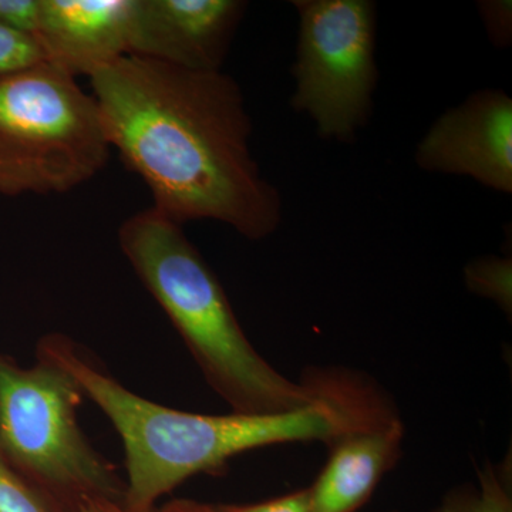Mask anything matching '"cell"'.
I'll use <instances>...</instances> for the list:
<instances>
[{
  "mask_svg": "<svg viewBox=\"0 0 512 512\" xmlns=\"http://www.w3.org/2000/svg\"><path fill=\"white\" fill-rule=\"evenodd\" d=\"M156 512H211V504L195 500H173L158 508Z\"/></svg>",
  "mask_w": 512,
  "mask_h": 512,
  "instance_id": "19",
  "label": "cell"
},
{
  "mask_svg": "<svg viewBox=\"0 0 512 512\" xmlns=\"http://www.w3.org/2000/svg\"><path fill=\"white\" fill-rule=\"evenodd\" d=\"M511 471L507 464L478 471L477 485L454 488L433 512H512Z\"/></svg>",
  "mask_w": 512,
  "mask_h": 512,
  "instance_id": "11",
  "label": "cell"
},
{
  "mask_svg": "<svg viewBox=\"0 0 512 512\" xmlns=\"http://www.w3.org/2000/svg\"><path fill=\"white\" fill-rule=\"evenodd\" d=\"M481 18L491 42L507 47L512 39V6L510 0H485L478 3Z\"/></svg>",
  "mask_w": 512,
  "mask_h": 512,
  "instance_id": "16",
  "label": "cell"
},
{
  "mask_svg": "<svg viewBox=\"0 0 512 512\" xmlns=\"http://www.w3.org/2000/svg\"><path fill=\"white\" fill-rule=\"evenodd\" d=\"M298 55L293 109L320 136L349 141L372 113L377 80L375 5L369 0H296Z\"/></svg>",
  "mask_w": 512,
  "mask_h": 512,
  "instance_id": "6",
  "label": "cell"
},
{
  "mask_svg": "<svg viewBox=\"0 0 512 512\" xmlns=\"http://www.w3.org/2000/svg\"><path fill=\"white\" fill-rule=\"evenodd\" d=\"M42 63L45 56L35 37L0 23V76Z\"/></svg>",
  "mask_w": 512,
  "mask_h": 512,
  "instance_id": "14",
  "label": "cell"
},
{
  "mask_svg": "<svg viewBox=\"0 0 512 512\" xmlns=\"http://www.w3.org/2000/svg\"><path fill=\"white\" fill-rule=\"evenodd\" d=\"M211 512H311L309 488L255 504L211 505Z\"/></svg>",
  "mask_w": 512,
  "mask_h": 512,
  "instance_id": "15",
  "label": "cell"
},
{
  "mask_svg": "<svg viewBox=\"0 0 512 512\" xmlns=\"http://www.w3.org/2000/svg\"><path fill=\"white\" fill-rule=\"evenodd\" d=\"M400 417L336 440L328 461L309 488L311 512H356L402 457Z\"/></svg>",
  "mask_w": 512,
  "mask_h": 512,
  "instance_id": "10",
  "label": "cell"
},
{
  "mask_svg": "<svg viewBox=\"0 0 512 512\" xmlns=\"http://www.w3.org/2000/svg\"><path fill=\"white\" fill-rule=\"evenodd\" d=\"M40 0H0V23L35 37Z\"/></svg>",
  "mask_w": 512,
  "mask_h": 512,
  "instance_id": "17",
  "label": "cell"
},
{
  "mask_svg": "<svg viewBox=\"0 0 512 512\" xmlns=\"http://www.w3.org/2000/svg\"><path fill=\"white\" fill-rule=\"evenodd\" d=\"M79 383L84 397L106 414L124 446L126 497L133 512H154L164 495L198 474H222L231 458L256 448L298 441L332 446L340 437L372 429L399 416L370 377L328 369L318 399L274 414L181 412L124 387L63 333L37 343Z\"/></svg>",
  "mask_w": 512,
  "mask_h": 512,
  "instance_id": "2",
  "label": "cell"
},
{
  "mask_svg": "<svg viewBox=\"0 0 512 512\" xmlns=\"http://www.w3.org/2000/svg\"><path fill=\"white\" fill-rule=\"evenodd\" d=\"M79 512H133L119 501L107 500V498H87L80 505ZM156 512V511H154Z\"/></svg>",
  "mask_w": 512,
  "mask_h": 512,
  "instance_id": "18",
  "label": "cell"
},
{
  "mask_svg": "<svg viewBox=\"0 0 512 512\" xmlns=\"http://www.w3.org/2000/svg\"><path fill=\"white\" fill-rule=\"evenodd\" d=\"M99 106L49 63L0 76V195L63 194L106 168Z\"/></svg>",
  "mask_w": 512,
  "mask_h": 512,
  "instance_id": "5",
  "label": "cell"
},
{
  "mask_svg": "<svg viewBox=\"0 0 512 512\" xmlns=\"http://www.w3.org/2000/svg\"><path fill=\"white\" fill-rule=\"evenodd\" d=\"M0 512H55L42 491L0 447Z\"/></svg>",
  "mask_w": 512,
  "mask_h": 512,
  "instance_id": "13",
  "label": "cell"
},
{
  "mask_svg": "<svg viewBox=\"0 0 512 512\" xmlns=\"http://www.w3.org/2000/svg\"><path fill=\"white\" fill-rule=\"evenodd\" d=\"M416 163L434 173L466 175L491 190L512 191V100L481 90L447 110L421 138Z\"/></svg>",
  "mask_w": 512,
  "mask_h": 512,
  "instance_id": "8",
  "label": "cell"
},
{
  "mask_svg": "<svg viewBox=\"0 0 512 512\" xmlns=\"http://www.w3.org/2000/svg\"><path fill=\"white\" fill-rule=\"evenodd\" d=\"M121 252L181 336L208 386L242 414H274L318 399L328 369L293 382L249 342L220 279L181 225L154 210L120 225Z\"/></svg>",
  "mask_w": 512,
  "mask_h": 512,
  "instance_id": "3",
  "label": "cell"
},
{
  "mask_svg": "<svg viewBox=\"0 0 512 512\" xmlns=\"http://www.w3.org/2000/svg\"><path fill=\"white\" fill-rule=\"evenodd\" d=\"M133 0H40L35 39L45 62L77 79L128 55Z\"/></svg>",
  "mask_w": 512,
  "mask_h": 512,
  "instance_id": "9",
  "label": "cell"
},
{
  "mask_svg": "<svg viewBox=\"0 0 512 512\" xmlns=\"http://www.w3.org/2000/svg\"><path fill=\"white\" fill-rule=\"evenodd\" d=\"M245 9L241 0H133L128 55L221 72Z\"/></svg>",
  "mask_w": 512,
  "mask_h": 512,
  "instance_id": "7",
  "label": "cell"
},
{
  "mask_svg": "<svg viewBox=\"0 0 512 512\" xmlns=\"http://www.w3.org/2000/svg\"><path fill=\"white\" fill-rule=\"evenodd\" d=\"M89 80L111 150L146 183L154 210L181 227L210 220L252 241L274 234L281 197L252 157L231 76L127 55Z\"/></svg>",
  "mask_w": 512,
  "mask_h": 512,
  "instance_id": "1",
  "label": "cell"
},
{
  "mask_svg": "<svg viewBox=\"0 0 512 512\" xmlns=\"http://www.w3.org/2000/svg\"><path fill=\"white\" fill-rule=\"evenodd\" d=\"M36 357L23 369L0 355V447L55 512H79L87 498L124 504L126 478L77 419L79 383L52 357L39 350Z\"/></svg>",
  "mask_w": 512,
  "mask_h": 512,
  "instance_id": "4",
  "label": "cell"
},
{
  "mask_svg": "<svg viewBox=\"0 0 512 512\" xmlns=\"http://www.w3.org/2000/svg\"><path fill=\"white\" fill-rule=\"evenodd\" d=\"M466 284L471 292L491 299L507 315L512 312V261L510 256H487L467 266Z\"/></svg>",
  "mask_w": 512,
  "mask_h": 512,
  "instance_id": "12",
  "label": "cell"
},
{
  "mask_svg": "<svg viewBox=\"0 0 512 512\" xmlns=\"http://www.w3.org/2000/svg\"><path fill=\"white\" fill-rule=\"evenodd\" d=\"M392 512H399V511H392Z\"/></svg>",
  "mask_w": 512,
  "mask_h": 512,
  "instance_id": "20",
  "label": "cell"
}]
</instances>
